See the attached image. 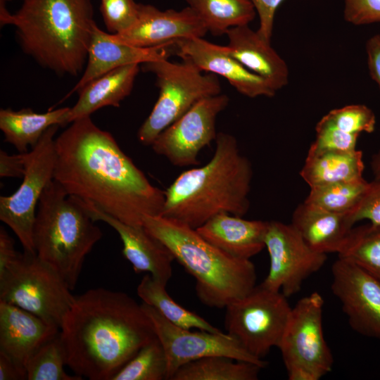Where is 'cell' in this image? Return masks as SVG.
<instances>
[{
    "label": "cell",
    "mask_w": 380,
    "mask_h": 380,
    "mask_svg": "<svg viewBox=\"0 0 380 380\" xmlns=\"http://www.w3.org/2000/svg\"><path fill=\"white\" fill-rule=\"evenodd\" d=\"M70 109L63 107L43 113L31 108L1 109L0 129L4 134V141L12 144L19 153H27L29 146L34 147L49 127L69 123Z\"/></svg>",
    "instance_id": "d4e9b609"
},
{
    "label": "cell",
    "mask_w": 380,
    "mask_h": 380,
    "mask_svg": "<svg viewBox=\"0 0 380 380\" xmlns=\"http://www.w3.org/2000/svg\"><path fill=\"white\" fill-rule=\"evenodd\" d=\"M371 169L375 179H380V149L371 160Z\"/></svg>",
    "instance_id": "ee69618b"
},
{
    "label": "cell",
    "mask_w": 380,
    "mask_h": 380,
    "mask_svg": "<svg viewBox=\"0 0 380 380\" xmlns=\"http://www.w3.org/2000/svg\"><path fill=\"white\" fill-rule=\"evenodd\" d=\"M270 265L260 284L289 298L297 293L302 284L325 263L327 254L313 250L290 224L269 221L265 235Z\"/></svg>",
    "instance_id": "7c38bea8"
},
{
    "label": "cell",
    "mask_w": 380,
    "mask_h": 380,
    "mask_svg": "<svg viewBox=\"0 0 380 380\" xmlns=\"http://www.w3.org/2000/svg\"><path fill=\"white\" fill-rule=\"evenodd\" d=\"M365 49L370 77L380 88V34L369 37Z\"/></svg>",
    "instance_id": "60d3db41"
},
{
    "label": "cell",
    "mask_w": 380,
    "mask_h": 380,
    "mask_svg": "<svg viewBox=\"0 0 380 380\" xmlns=\"http://www.w3.org/2000/svg\"><path fill=\"white\" fill-rule=\"evenodd\" d=\"M380 281V227H353L338 253Z\"/></svg>",
    "instance_id": "f546056e"
},
{
    "label": "cell",
    "mask_w": 380,
    "mask_h": 380,
    "mask_svg": "<svg viewBox=\"0 0 380 380\" xmlns=\"http://www.w3.org/2000/svg\"><path fill=\"white\" fill-rule=\"evenodd\" d=\"M175 42L153 47H137L119 42L111 34L94 27L84 72L66 98L101 75L129 64H143L168 57L175 52Z\"/></svg>",
    "instance_id": "d6986e66"
},
{
    "label": "cell",
    "mask_w": 380,
    "mask_h": 380,
    "mask_svg": "<svg viewBox=\"0 0 380 380\" xmlns=\"http://www.w3.org/2000/svg\"><path fill=\"white\" fill-rule=\"evenodd\" d=\"M260 19L259 35L270 42L276 11L283 0H251Z\"/></svg>",
    "instance_id": "f35d334b"
},
{
    "label": "cell",
    "mask_w": 380,
    "mask_h": 380,
    "mask_svg": "<svg viewBox=\"0 0 380 380\" xmlns=\"http://www.w3.org/2000/svg\"><path fill=\"white\" fill-rule=\"evenodd\" d=\"M66 365L90 380H112L148 343L153 324L128 294L104 288L76 296L59 331Z\"/></svg>",
    "instance_id": "7a4b0ae2"
},
{
    "label": "cell",
    "mask_w": 380,
    "mask_h": 380,
    "mask_svg": "<svg viewBox=\"0 0 380 380\" xmlns=\"http://www.w3.org/2000/svg\"><path fill=\"white\" fill-rule=\"evenodd\" d=\"M215 36L233 27L248 25L256 11L251 0H185Z\"/></svg>",
    "instance_id": "4316f807"
},
{
    "label": "cell",
    "mask_w": 380,
    "mask_h": 380,
    "mask_svg": "<svg viewBox=\"0 0 380 380\" xmlns=\"http://www.w3.org/2000/svg\"><path fill=\"white\" fill-rule=\"evenodd\" d=\"M364 167L361 151L310 147L300 175L310 187H313L362 179Z\"/></svg>",
    "instance_id": "484cf974"
},
{
    "label": "cell",
    "mask_w": 380,
    "mask_h": 380,
    "mask_svg": "<svg viewBox=\"0 0 380 380\" xmlns=\"http://www.w3.org/2000/svg\"><path fill=\"white\" fill-rule=\"evenodd\" d=\"M23 1H25V0H23Z\"/></svg>",
    "instance_id": "f6af8a7d"
},
{
    "label": "cell",
    "mask_w": 380,
    "mask_h": 380,
    "mask_svg": "<svg viewBox=\"0 0 380 380\" xmlns=\"http://www.w3.org/2000/svg\"><path fill=\"white\" fill-rule=\"evenodd\" d=\"M262 368L227 356H208L182 365L171 380H256Z\"/></svg>",
    "instance_id": "83f0119b"
},
{
    "label": "cell",
    "mask_w": 380,
    "mask_h": 380,
    "mask_svg": "<svg viewBox=\"0 0 380 380\" xmlns=\"http://www.w3.org/2000/svg\"><path fill=\"white\" fill-rule=\"evenodd\" d=\"M60 126L49 127L32 151L25 153V172L19 188L0 197V220L15 233L24 251L36 253L33 228L41 196L53 179L56 161L54 137Z\"/></svg>",
    "instance_id": "8fae6325"
},
{
    "label": "cell",
    "mask_w": 380,
    "mask_h": 380,
    "mask_svg": "<svg viewBox=\"0 0 380 380\" xmlns=\"http://www.w3.org/2000/svg\"><path fill=\"white\" fill-rule=\"evenodd\" d=\"M139 65L134 63L113 69L84 85L78 91L77 101L70 109L69 123L89 117L103 107H119L132 91Z\"/></svg>",
    "instance_id": "cb8c5ba5"
},
{
    "label": "cell",
    "mask_w": 380,
    "mask_h": 380,
    "mask_svg": "<svg viewBox=\"0 0 380 380\" xmlns=\"http://www.w3.org/2000/svg\"><path fill=\"white\" fill-rule=\"evenodd\" d=\"M137 292L143 303L155 308L163 317L175 325L190 329L196 328L213 333H223L198 315L176 303L167 292L166 285L150 274L141 279Z\"/></svg>",
    "instance_id": "f1b7e54d"
},
{
    "label": "cell",
    "mask_w": 380,
    "mask_h": 380,
    "mask_svg": "<svg viewBox=\"0 0 380 380\" xmlns=\"http://www.w3.org/2000/svg\"><path fill=\"white\" fill-rule=\"evenodd\" d=\"M345 20L355 25L380 22V0H345Z\"/></svg>",
    "instance_id": "74e56055"
},
{
    "label": "cell",
    "mask_w": 380,
    "mask_h": 380,
    "mask_svg": "<svg viewBox=\"0 0 380 380\" xmlns=\"http://www.w3.org/2000/svg\"><path fill=\"white\" fill-rule=\"evenodd\" d=\"M139 4L134 0H101L100 11L107 30L111 34L122 33L136 23Z\"/></svg>",
    "instance_id": "e575fe53"
},
{
    "label": "cell",
    "mask_w": 380,
    "mask_h": 380,
    "mask_svg": "<svg viewBox=\"0 0 380 380\" xmlns=\"http://www.w3.org/2000/svg\"><path fill=\"white\" fill-rule=\"evenodd\" d=\"M175 45L176 53L182 58L190 60L202 71L221 75L244 96L272 97L277 92L264 79L235 59L227 46L210 43L203 37L177 39Z\"/></svg>",
    "instance_id": "ac0fdd59"
},
{
    "label": "cell",
    "mask_w": 380,
    "mask_h": 380,
    "mask_svg": "<svg viewBox=\"0 0 380 380\" xmlns=\"http://www.w3.org/2000/svg\"><path fill=\"white\" fill-rule=\"evenodd\" d=\"M168 379L165 350L156 337L143 346L112 380Z\"/></svg>",
    "instance_id": "1f68e13d"
},
{
    "label": "cell",
    "mask_w": 380,
    "mask_h": 380,
    "mask_svg": "<svg viewBox=\"0 0 380 380\" xmlns=\"http://www.w3.org/2000/svg\"><path fill=\"white\" fill-rule=\"evenodd\" d=\"M324 300L318 292L293 308L278 346L289 380H319L332 370L334 358L323 333Z\"/></svg>",
    "instance_id": "9c48e42d"
},
{
    "label": "cell",
    "mask_w": 380,
    "mask_h": 380,
    "mask_svg": "<svg viewBox=\"0 0 380 380\" xmlns=\"http://www.w3.org/2000/svg\"><path fill=\"white\" fill-rule=\"evenodd\" d=\"M354 224L367 220L380 227V179H374L369 184L355 208L349 213Z\"/></svg>",
    "instance_id": "8d00e7d4"
},
{
    "label": "cell",
    "mask_w": 380,
    "mask_h": 380,
    "mask_svg": "<svg viewBox=\"0 0 380 380\" xmlns=\"http://www.w3.org/2000/svg\"><path fill=\"white\" fill-rule=\"evenodd\" d=\"M151 319L167 361L168 379L182 365L208 356L223 355L265 367L264 360L247 353L237 341L227 333H213L199 330L192 331L175 325L163 317L155 308L141 303Z\"/></svg>",
    "instance_id": "5bb4252c"
},
{
    "label": "cell",
    "mask_w": 380,
    "mask_h": 380,
    "mask_svg": "<svg viewBox=\"0 0 380 380\" xmlns=\"http://www.w3.org/2000/svg\"><path fill=\"white\" fill-rule=\"evenodd\" d=\"M229 101L222 94L201 99L157 137L152 149L175 166L198 165V153L215 140L216 118Z\"/></svg>",
    "instance_id": "4fadbf2b"
},
{
    "label": "cell",
    "mask_w": 380,
    "mask_h": 380,
    "mask_svg": "<svg viewBox=\"0 0 380 380\" xmlns=\"http://www.w3.org/2000/svg\"><path fill=\"white\" fill-rule=\"evenodd\" d=\"M63 279L36 253H18L0 274V300L61 329L75 296Z\"/></svg>",
    "instance_id": "ba28073f"
},
{
    "label": "cell",
    "mask_w": 380,
    "mask_h": 380,
    "mask_svg": "<svg viewBox=\"0 0 380 380\" xmlns=\"http://www.w3.org/2000/svg\"><path fill=\"white\" fill-rule=\"evenodd\" d=\"M287 297L260 284L226 308L227 334L249 354L262 360L279 346L291 308Z\"/></svg>",
    "instance_id": "30bf717a"
},
{
    "label": "cell",
    "mask_w": 380,
    "mask_h": 380,
    "mask_svg": "<svg viewBox=\"0 0 380 380\" xmlns=\"http://www.w3.org/2000/svg\"><path fill=\"white\" fill-rule=\"evenodd\" d=\"M91 0H25L5 25H13L23 51L58 75L84 70L93 29Z\"/></svg>",
    "instance_id": "277c9868"
},
{
    "label": "cell",
    "mask_w": 380,
    "mask_h": 380,
    "mask_svg": "<svg viewBox=\"0 0 380 380\" xmlns=\"http://www.w3.org/2000/svg\"><path fill=\"white\" fill-rule=\"evenodd\" d=\"M78 200L94 221L104 222L118 232L122 242V255L131 263L136 273L148 272L155 279L167 285L172 276V263L175 258L162 241L144 225L124 223L92 203Z\"/></svg>",
    "instance_id": "e0dca14e"
},
{
    "label": "cell",
    "mask_w": 380,
    "mask_h": 380,
    "mask_svg": "<svg viewBox=\"0 0 380 380\" xmlns=\"http://www.w3.org/2000/svg\"><path fill=\"white\" fill-rule=\"evenodd\" d=\"M143 225L195 279L196 294L203 304L226 308L255 288L256 272L251 260L229 255L196 229L161 215H145Z\"/></svg>",
    "instance_id": "5b68a950"
},
{
    "label": "cell",
    "mask_w": 380,
    "mask_h": 380,
    "mask_svg": "<svg viewBox=\"0 0 380 380\" xmlns=\"http://www.w3.org/2000/svg\"><path fill=\"white\" fill-rule=\"evenodd\" d=\"M230 54L252 72L264 79L276 91L289 82L286 62L248 25L229 28L226 34Z\"/></svg>",
    "instance_id": "7402d4cb"
},
{
    "label": "cell",
    "mask_w": 380,
    "mask_h": 380,
    "mask_svg": "<svg viewBox=\"0 0 380 380\" xmlns=\"http://www.w3.org/2000/svg\"><path fill=\"white\" fill-rule=\"evenodd\" d=\"M53 179L70 195L131 225L161 215L165 191L153 186L110 133L89 117L71 122L56 139Z\"/></svg>",
    "instance_id": "6da1fadb"
},
{
    "label": "cell",
    "mask_w": 380,
    "mask_h": 380,
    "mask_svg": "<svg viewBox=\"0 0 380 380\" xmlns=\"http://www.w3.org/2000/svg\"><path fill=\"white\" fill-rule=\"evenodd\" d=\"M291 224L313 250L338 253L355 224L349 213H337L305 202L293 213Z\"/></svg>",
    "instance_id": "603a6c76"
},
{
    "label": "cell",
    "mask_w": 380,
    "mask_h": 380,
    "mask_svg": "<svg viewBox=\"0 0 380 380\" xmlns=\"http://www.w3.org/2000/svg\"><path fill=\"white\" fill-rule=\"evenodd\" d=\"M369 182L364 178L310 187L305 203L324 210L350 213L360 201Z\"/></svg>",
    "instance_id": "4dcf8cb0"
},
{
    "label": "cell",
    "mask_w": 380,
    "mask_h": 380,
    "mask_svg": "<svg viewBox=\"0 0 380 380\" xmlns=\"http://www.w3.org/2000/svg\"><path fill=\"white\" fill-rule=\"evenodd\" d=\"M25 153L9 155L0 151V177H23L25 172Z\"/></svg>",
    "instance_id": "ab89813d"
},
{
    "label": "cell",
    "mask_w": 380,
    "mask_h": 380,
    "mask_svg": "<svg viewBox=\"0 0 380 380\" xmlns=\"http://www.w3.org/2000/svg\"><path fill=\"white\" fill-rule=\"evenodd\" d=\"M59 331L32 312L0 300V351L25 370L32 355Z\"/></svg>",
    "instance_id": "ffe728a7"
},
{
    "label": "cell",
    "mask_w": 380,
    "mask_h": 380,
    "mask_svg": "<svg viewBox=\"0 0 380 380\" xmlns=\"http://www.w3.org/2000/svg\"><path fill=\"white\" fill-rule=\"evenodd\" d=\"M331 274V289L351 328L380 341V281L339 257L332 265Z\"/></svg>",
    "instance_id": "9a60e30c"
},
{
    "label": "cell",
    "mask_w": 380,
    "mask_h": 380,
    "mask_svg": "<svg viewBox=\"0 0 380 380\" xmlns=\"http://www.w3.org/2000/svg\"><path fill=\"white\" fill-rule=\"evenodd\" d=\"M315 140L310 147L319 150L353 151L358 134L345 132L322 118L316 125Z\"/></svg>",
    "instance_id": "d590c367"
},
{
    "label": "cell",
    "mask_w": 380,
    "mask_h": 380,
    "mask_svg": "<svg viewBox=\"0 0 380 380\" xmlns=\"http://www.w3.org/2000/svg\"><path fill=\"white\" fill-rule=\"evenodd\" d=\"M208 32L189 6L179 11H160L153 6L139 4V16L134 25L122 33L111 35L119 42L146 48L180 39L203 37Z\"/></svg>",
    "instance_id": "2e32d148"
},
{
    "label": "cell",
    "mask_w": 380,
    "mask_h": 380,
    "mask_svg": "<svg viewBox=\"0 0 380 380\" xmlns=\"http://www.w3.org/2000/svg\"><path fill=\"white\" fill-rule=\"evenodd\" d=\"M78 198L54 179L39 199L33 228L37 255L73 290L86 256L102 232Z\"/></svg>",
    "instance_id": "8992f818"
},
{
    "label": "cell",
    "mask_w": 380,
    "mask_h": 380,
    "mask_svg": "<svg viewBox=\"0 0 380 380\" xmlns=\"http://www.w3.org/2000/svg\"><path fill=\"white\" fill-rule=\"evenodd\" d=\"M27 379L26 370L0 351V380Z\"/></svg>",
    "instance_id": "7bdbcfd3"
},
{
    "label": "cell",
    "mask_w": 380,
    "mask_h": 380,
    "mask_svg": "<svg viewBox=\"0 0 380 380\" xmlns=\"http://www.w3.org/2000/svg\"><path fill=\"white\" fill-rule=\"evenodd\" d=\"M19 252L15 248V242L6 229L0 227V274L15 259Z\"/></svg>",
    "instance_id": "b9f144b4"
},
{
    "label": "cell",
    "mask_w": 380,
    "mask_h": 380,
    "mask_svg": "<svg viewBox=\"0 0 380 380\" xmlns=\"http://www.w3.org/2000/svg\"><path fill=\"white\" fill-rule=\"evenodd\" d=\"M334 127L349 134L372 133L375 129L376 117L367 106L353 104L334 109L322 118Z\"/></svg>",
    "instance_id": "836d02e7"
},
{
    "label": "cell",
    "mask_w": 380,
    "mask_h": 380,
    "mask_svg": "<svg viewBox=\"0 0 380 380\" xmlns=\"http://www.w3.org/2000/svg\"><path fill=\"white\" fill-rule=\"evenodd\" d=\"M66 360L59 332L41 346L26 365L27 380H82L64 370Z\"/></svg>",
    "instance_id": "d6a6232c"
},
{
    "label": "cell",
    "mask_w": 380,
    "mask_h": 380,
    "mask_svg": "<svg viewBox=\"0 0 380 380\" xmlns=\"http://www.w3.org/2000/svg\"><path fill=\"white\" fill-rule=\"evenodd\" d=\"M215 141L207 164L183 172L165 191L161 216L197 229L219 213H248L251 163L233 135L218 132Z\"/></svg>",
    "instance_id": "3957f363"
},
{
    "label": "cell",
    "mask_w": 380,
    "mask_h": 380,
    "mask_svg": "<svg viewBox=\"0 0 380 380\" xmlns=\"http://www.w3.org/2000/svg\"><path fill=\"white\" fill-rule=\"evenodd\" d=\"M144 72L156 77L159 96L151 113L138 130L139 141L151 146L157 137L196 102L218 95L221 86L215 74H202L190 60L172 63L162 58L141 64Z\"/></svg>",
    "instance_id": "52a82bcc"
},
{
    "label": "cell",
    "mask_w": 380,
    "mask_h": 380,
    "mask_svg": "<svg viewBox=\"0 0 380 380\" xmlns=\"http://www.w3.org/2000/svg\"><path fill=\"white\" fill-rule=\"evenodd\" d=\"M267 222L222 213L196 229L207 241L229 255L250 260L265 248Z\"/></svg>",
    "instance_id": "44dd1931"
}]
</instances>
